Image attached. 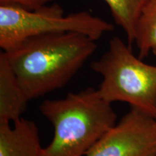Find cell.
<instances>
[{
  "mask_svg": "<svg viewBox=\"0 0 156 156\" xmlns=\"http://www.w3.org/2000/svg\"><path fill=\"white\" fill-rule=\"evenodd\" d=\"M97 47L86 35L66 32L30 37L5 52L30 101L67 85Z\"/></svg>",
  "mask_w": 156,
  "mask_h": 156,
  "instance_id": "1",
  "label": "cell"
},
{
  "mask_svg": "<svg viewBox=\"0 0 156 156\" xmlns=\"http://www.w3.org/2000/svg\"><path fill=\"white\" fill-rule=\"evenodd\" d=\"M40 112L54 126V136L38 156H84L116 124L112 103L87 87L63 98L46 100Z\"/></svg>",
  "mask_w": 156,
  "mask_h": 156,
  "instance_id": "2",
  "label": "cell"
},
{
  "mask_svg": "<svg viewBox=\"0 0 156 156\" xmlns=\"http://www.w3.org/2000/svg\"><path fill=\"white\" fill-rule=\"evenodd\" d=\"M90 67L103 78L97 90L104 100L127 103L156 119V66L136 57L128 44L114 36Z\"/></svg>",
  "mask_w": 156,
  "mask_h": 156,
  "instance_id": "3",
  "label": "cell"
},
{
  "mask_svg": "<svg viewBox=\"0 0 156 156\" xmlns=\"http://www.w3.org/2000/svg\"><path fill=\"white\" fill-rule=\"evenodd\" d=\"M114 29L110 23L87 11L64 16L58 5L34 11L0 5V47L3 51H9L25 39L39 35L74 32L97 41Z\"/></svg>",
  "mask_w": 156,
  "mask_h": 156,
  "instance_id": "4",
  "label": "cell"
},
{
  "mask_svg": "<svg viewBox=\"0 0 156 156\" xmlns=\"http://www.w3.org/2000/svg\"><path fill=\"white\" fill-rule=\"evenodd\" d=\"M85 156H156V119L131 107Z\"/></svg>",
  "mask_w": 156,
  "mask_h": 156,
  "instance_id": "5",
  "label": "cell"
},
{
  "mask_svg": "<svg viewBox=\"0 0 156 156\" xmlns=\"http://www.w3.org/2000/svg\"><path fill=\"white\" fill-rule=\"evenodd\" d=\"M42 147L36 123L21 118L14 122L0 123V156H38Z\"/></svg>",
  "mask_w": 156,
  "mask_h": 156,
  "instance_id": "6",
  "label": "cell"
},
{
  "mask_svg": "<svg viewBox=\"0 0 156 156\" xmlns=\"http://www.w3.org/2000/svg\"><path fill=\"white\" fill-rule=\"evenodd\" d=\"M29 99L19 83L5 52L0 54V123L15 122L22 118Z\"/></svg>",
  "mask_w": 156,
  "mask_h": 156,
  "instance_id": "7",
  "label": "cell"
},
{
  "mask_svg": "<svg viewBox=\"0 0 156 156\" xmlns=\"http://www.w3.org/2000/svg\"><path fill=\"white\" fill-rule=\"evenodd\" d=\"M134 43L141 59L151 53L156 56V0H148L142 9L136 23Z\"/></svg>",
  "mask_w": 156,
  "mask_h": 156,
  "instance_id": "8",
  "label": "cell"
},
{
  "mask_svg": "<svg viewBox=\"0 0 156 156\" xmlns=\"http://www.w3.org/2000/svg\"><path fill=\"white\" fill-rule=\"evenodd\" d=\"M116 25L125 32L128 46L134 42L136 23L148 0H104Z\"/></svg>",
  "mask_w": 156,
  "mask_h": 156,
  "instance_id": "9",
  "label": "cell"
},
{
  "mask_svg": "<svg viewBox=\"0 0 156 156\" xmlns=\"http://www.w3.org/2000/svg\"><path fill=\"white\" fill-rule=\"evenodd\" d=\"M54 0H0V5L9 6L21 8L25 10H38L47 6Z\"/></svg>",
  "mask_w": 156,
  "mask_h": 156,
  "instance_id": "10",
  "label": "cell"
}]
</instances>
